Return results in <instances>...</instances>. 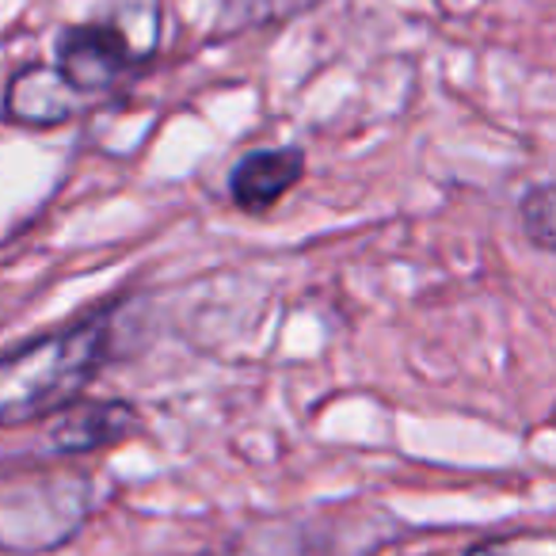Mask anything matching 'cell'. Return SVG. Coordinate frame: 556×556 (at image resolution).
I'll use <instances>...</instances> for the list:
<instances>
[{"instance_id":"cell-1","label":"cell","mask_w":556,"mask_h":556,"mask_svg":"<svg viewBox=\"0 0 556 556\" xmlns=\"http://www.w3.org/2000/svg\"><path fill=\"white\" fill-rule=\"evenodd\" d=\"M111 351V309H96L0 355V431L65 412L100 378Z\"/></svg>"},{"instance_id":"cell-4","label":"cell","mask_w":556,"mask_h":556,"mask_svg":"<svg viewBox=\"0 0 556 556\" xmlns=\"http://www.w3.org/2000/svg\"><path fill=\"white\" fill-rule=\"evenodd\" d=\"M85 96L73 92L54 65L31 62L16 70L4 85V118L27 130H54L80 115Z\"/></svg>"},{"instance_id":"cell-6","label":"cell","mask_w":556,"mask_h":556,"mask_svg":"<svg viewBox=\"0 0 556 556\" xmlns=\"http://www.w3.org/2000/svg\"><path fill=\"white\" fill-rule=\"evenodd\" d=\"M58 424L50 431V446L58 454H96V450H108L115 442L130 439L141 427V416L130 401H73L65 412H58Z\"/></svg>"},{"instance_id":"cell-2","label":"cell","mask_w":556,"mask_h":556,"mask_svg":"<svg viewBox=\"0 0 556 556\" xmlns=\"http://www.w3.org/2000/svg\"><path fill=\"white\" fill-rule=\"evenodd\" d=\"M92 515V480L80 472H39L0 484V553H54Z\"/></svg>"},{"instance_id":"cell-8","label":"cell","mask_w":556,"mask_h":556,"mask_svg":"<svg viewBox=\"0 0 556 556\" xmlns=\"http://www.w3.org/2000/svg\"><path fill=\"white\" fill-rule=\"evenodd\" d=\"M465 556H507V548H503V545H477V548H469Z\"/></svg>"},{"instance_id":"cell-5","label":"cell","mask_w":556,"mask_h":556,"mask_svg":"<svg viewBox=\"0 0 556 556\" xmlns=\"http://www.w3.org/2000/svg\"><path fill=\"white\" fill-rule=\"evenodd\" d=\"M305 176V153L294 146L252 149L229 168V199L244 214H267Z\"/></svg>"},{"instance_id":"cell-3","label":"cell","mask_w":556,"mask_h":556,"mask_svg":"<svg viewBox=\"0 0 556 556\" xmlns=\"http://www.w3.org/2000/svg\"><path fill=\"white\" fill-rule=\"evenodd\" d=\"M141 62V50L130 42V35L115 24V20H88V24H73L58 35V62L54 70L65 77L73 92L100 96L115 88L134 65Z\"/></svg>"},{"instance_id":"cell-7","label":"cell","mask_w":556,"mask_h":556,"mask_svg":"<svg viewBox=\"0 0 556 556\" xmlns=\"http://www.w3.org/2000/svg\"><path fill=\"white\" fill-rule=\"evenodd\" d=\"M518 217H522V232L538 252H553L556 248V199L553 184H538L522 194L518 202Z\"/></svg>"}]
</instances>
